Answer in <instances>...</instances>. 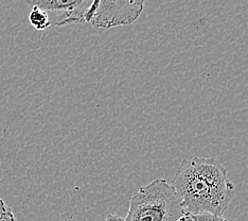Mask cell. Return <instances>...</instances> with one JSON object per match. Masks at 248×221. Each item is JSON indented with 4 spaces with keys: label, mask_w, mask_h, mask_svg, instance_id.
Returning a JSON list of instances; mask_svg holds the SVG:
<instances>
[{
    "label": "cell",
    "mask_w": 248,
    "mask_h": 221,
    "mask_svg": "<svg viewBox=\"0 0 248 221\" xmlns=\"http://www.w3.org/2000/svg\"><path fill=\"white\" fill-rule=\"evenodd\" d=\"M104 221H125L124 220L123 217L119 216V215H116V214H108L106 216Z\"/></svg>",
    "instance_id": "cell-8"
},
{
    "label": "cell",
    "mask_w": 248,
    "mask_h": 221,
    "mask_svg": "<svg viewBox=\"0 0 248 221\" xmlns=\"http://www.w3.org/2000/svg\"><path fill=\"white\" fill-rule=\"evenodd\" d=\"M29 21L36 30L39 31L48 30L51 28V21H50L49 14L37 7H31Z\"/></svg>",
    "instance_id": "cell-5"
},
{
    "label": "cell",
    "mask_w": 248,
    "mask_h": 221,
    "mask_svg": "<svg viewBox=\"0 0 248 221\" xmlns=\"http://www.w3.org/2000/svg\"><path fill=\"white\" fill-rule=\"evenodd\" d=\"M0 221H16L14 213L0 198Z\"/></svg>",
    "instance_id": "cell-6"
},
{
    "label": "cell",
    "mask_w": 248,
    "mask_h": 221,
    "mask_svg": "<svg viewBox=\"0 0 248 221\" xmlns=\"http://www.w3.org/2000/svg\"><path fill=\"white\" fill-rule=\"evenodd\" d=\"M186 214L223 216L234 196L235 187L227 170L213 157L184 160L171 182Z\"/></svg>",
    "instance_id": "cell-1"
},
{
    "label": "cell",
    "mask_w": 248,
    "mask_h": 221,
    "mask_svg": "<svg viewBox=\"0 0 248 221\" xmlns=\"http://www.w3.org/2000/svg\"><path fill=\"white\" fill-rule=\"evenodd\" d=\"M143 9V0H94L85 11L84 21L101 29L132 25L139 18Z\"/></svg>",
    "instance_id": "cell-3"
},
{
    "label": "cell",
    "mask_w": 248,
    "mask_h": 221,
    "mask_svg": "<svg viewBox=\"0 0 248 221\" xmlns=\"http://www.w3.org/2000/svg\"><path fill=\"white\" fill-rule=\"evenodd\" d=\"M176 221H193V219H192V217H191V215H189V214H186V215H184L183 217H180L178 220H176Z\"/></svg>",
    "instance_id": "cell-9"
},
{
    "label": "cell",
    "mask_w": 248,
    "mask_h": 221,
    "mask_svg": "<svg viewBox=\"0 0 248 221\" xmlns=\"http://www.w3.org/2000/svg\"><path fill=\"white\" fill-rule=\"evenodd\" d=\"M30 7H37L54 15L51 27H62L84 21V14L92 2L86 0H26Z\"/></svg>",
    "instance_id": "cell-4"
},
{
    "label": "cell",
    "mask_w": 248,
    "mask_h": 221,
    "mask_svg": "<svg viewBox=\"0 0 248 221\" xmlns=\"http://www.w3.org/2000/svg\"><path fill=\"white\" fill-rule=\"evenodd\" d=\"M186 215L170 182L156 179L132 196L125 221H176Z\"/></svg>",
    "instance_id": "cell-2"
},
{
    "label": "cell",
    "mask_w": 248,
    "mask_h": 221,
    "mask_svg": "<svg viewBox=\"0 0 248 221\" xmlns=\"http://www.w3.org/2000/svg\"><path fill=\"white\" fill-rule=\"evenodd\" d=\"M193 221H228L223 216H217L211 214H201V215H191Z\"/></svg>",
    "instance_id": "cell-7"
}]
</instances>
